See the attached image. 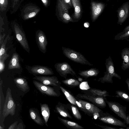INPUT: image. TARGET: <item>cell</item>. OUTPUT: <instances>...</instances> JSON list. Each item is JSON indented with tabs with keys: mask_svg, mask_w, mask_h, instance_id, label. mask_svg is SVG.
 <instances>
[{
	"mask_svg": "<svg viewBox=\"0 0 129 129\" xmlns=\"http://www.w3.org/2000/svg\"><path fill=\"white\" fill-rule=\"evenodd\" d=\"M105 64L106 71L104 72V76L98 80V82L102 83L105 82L113 83V77H115L119 79H121L120 76L115 72L114 64L110 56L106 59Z\"/></svg>",
	"mask_w": 129,
	"mask_h": 129,
	"instance_id": "6da1fadb",
	"label": "cell"
},
{
	"mask_svg": "<svg viewBox=\"0 0 129 129\" xmlns=\"http://www.w3.org/2000/svg\"><path fill=\"white\" fill-rule=\"evenodd\" d=\"M57 4L56 13L58 19L66 24L74 22L69 14V9L71 8L63 0H57Z\"/></svg>",
	"mask_w": 129,
	"mask_h": 129,
	"instance_id": "7a4b0ae2",
	"label": "cell"
},
{
	"mask_svg": "<svg viewBox=\"0 0 129 129\" xmlns=\"http://www.w3.org/2000/svg\"><path fill=\"white\" fill-rule=\"evenodd\" d=\"M16 104L11 94V90L8 87L6 92L5 101L2 112V116L4 119L9 115L12 116L15 113Z\"/></svg>",
	"mask_w": 129,
	"mask_h": 129,
	"instance_id": "3957f363",
	"label": "cell"
},
{
	"mask_svg": "<svg viewBox=\"0 0 129 129\" xmlns=\"http://www.w3.org/2000/svg\"><path fill=\"white\" fill-rule=\"evenodd\" d=\"M62 49L63 53L65 56L73 61L82 64L89 66L93 65L89 62L80 53L69 48L62 47Z\"/></svg>",
	"mask_w": 129,
	"mask_h": 129,
	"instance_id": "277c9868",
	"label": "cell"
},
{
	"mask_svg": "<svg viewBox=\"0 0 129 129\" xmlns=\"http://www.w3.org/2000/svg\"><path fill=\"white\" fill-rule=\"evenodd\" d=\"M33 82L36 88L44 95L57 97L60 95L59 86H51L46 85L35 80H34Z\"/></svg>",
	"mask_w": 129,
	"mask_h": 129,
	"instance_id": "5b68a950",
	"label": "cell"
},
{
	"mask_svg": "<svg viewBox=\"0 0 129 129\" xmlns=\"http://www.w3.org/2000/svg\"><path fill=\"white\" fill-rule=\"evenodd\" d=\"M105 99L110 109L119 117L123 119L126 123L127 118L126 113V107L123 106L118 102L109 101L106 97H105Z\"/></svg>",
	"mask_w": 129,
	"mask_h": 129,
	"instance_id": "8992f818",
	"label": "cell"
},
{
	"mask_svg": "<svg viewBox=\"0 0 129 129\" xmlns=\"http://www.w3.org/2000/svg\"><path fill=\"white\" fill-rule=\"evenodd\" d=\"M25 68L28 72L36 76H46L53 74L52 69L47 67L39 65L32 66L26 65Z\"/></svg>",
	"mask_w": 129,
	"mask_h": 129,
	"instance_id": "52a82bcc",
	"label": "cell"
},
{
	"mask_svg": "<svg viewBox=\"0 0 129 129\" xmlns=\"http://www.w3.org/2000/svg\"><path fill=\"white\" fill-rule=\"evenodd\" d=\"M60 89L65 96L71 104L76 106L80 110L83 112L85 114L89 116H92V114L89 113L78 101L77 98L69 90L60 85Z\"/></svg>",
	"mask_w": 129,
	"mask_h": 129,
	"instance_id": "ba28073f",
	"label": "cell"
},
{
	"mask_svg": "<svg viewBox=\"0 0 129 129\" xmlns=\"http://www.w3.org/2000/svg\"><path fill=\"white\" fill-rule=\"evenodd\" d=\"M98 119L105 123L112 125L125 127L126 126L124 122L116 118L108 113L104 112L99 113Z\"/></svg>",
	"mask_w": 129,
	"mask_h": 129,
	"instance_id": "9c48e42d",
	"label": "cell"
},
{
	"mask_svg": "<svg viewBox=\"0 0 129 129\" xmlns=\"http://www.w3.org/2000/svg\"><path fill=\"white\" fill-rule=\"evenodd\" d=\"M54 67L59 75L66 79L68 74L73 76L76 75L75 71L70 64L67 62L56 63L55 64Z\"/></svg>",
	"mask_w": 129,
	"mask_h": 129,
	"instance_id": "30bf717a",
	"label": "cell"
},
{
	"mask_svg": "<svg viewBox=\"0 0 129 129\" xmlns=\"http://www.w3.org/2000/svg\"><path fill=\"white\" fill-rule=\"evenodd\" d=\"M14 29L16 38L23 49L29 53L30 48L24 31L18 25H14Z\"/></svg>",
	"mask_w": 129,
	"mask_h": 129,
	"instance_id": "8fae6325",
	"label": "cell"
},
{
	"mask_svg": "<svg viewBox=\"0 0 129 129\" xmlns=\"http://www.w3.org/2000/svg\"><path fill=\"white\" fill-rule=\"evenodd\" d=\"M76 96L78 98L88 101L95 105L101 108H104L106 106L105 97H96L85 94L80 93L77 94Z\"/></svg>",
	"mask_w": 129,
	"mask_h": 129,
	"instance_id": "7c38bea8",
	"label": "cell"
},
{
	"mask_svg": "<svg viewBox=\"0 0 129 129\" xmlns=\"http://www.w3.org/2000/svg\"><path fill=\"white\" fill-rule=\"evenodd\" d=\"M90 15L92 22L95 21L104 11L105 4L103 3L91 0Z\"/></svg>",
	"mask_w": 129,
	"mask_h": 129,
	"instance_id": "4fadbf2b",
	"label": "cell"
},
{
	"mask_svg": "<svg viewBox=\"0 0 129 129\" xmlns=\"http://www.w3.org/2000/svg\"><path fill=\"white\" fill-rule=\"evenodd\" d=\"M33 79L47 85L53 86H59L61 83L57 77L55 76H36Z\"/></svg>",
	"mask_w": 129,
	"mask_h": 129,
	"instance_id": "5bb4252c",
	"label": "cell"
},
{
	"mask_svg": "<svg viewBox=\"0 0 129 129\" xmlns=\"http://www.w3.org/2000/svg\"><path fill=\"white\" fill-rule=\"evenodd\" d=\"M36 42L40 51L43 53L47 51L48 42L45 34L42 30H39L36 32Z\"/></svg>",
	"mask_w": 129,
	"mask_h": 129,
	"instance_id": "9a60e30c",
	"label": "cell"
},
{
	"mask_svg": "<svg viewBox=\"0 0 129 129\" xmlns=\"http://www.w3.org/2000/svg\"><path fill=\"white\" fill-rule=\"evenodd\" d=\"M118 21L117 23L121 25L129 15V2L123 3L117 10Z\"/></svg>",
	"mask_w": 129,
	"mask_h": 129,
	"instance_id": "2e32d148",
	"label": "cell"
},
{
	"mask_svg": "<svg viewBox=\"0 0 129 129\" xmlns=\"http://www.w3.org/2000/svg\"><path fill=\"white\" fill-rule=\"evenodd\" d=\"M79 103L82 106L90 113L92 114L93 117L98 118L99 113L103 111L100 109L99 107L93 104L77 98Z\"/></svg>",
	"mask_w": 129,
	"mask_h": 129,
	"instance_id": "e0dca14e",
	"label": "cell"
},
{
	"mask_svg": "<svg viewBox=\"0 0 129 129\" xmlns=\"http://www.w3.org/2000/svg\"><path fill=\"white\" fill-rule=\"evenodd\" d=\"M74 12L73 17L74 22L78 21L81 18L83 13V10L80 0H71Z\"/></svg>",
	"mask_w": 129,
	"mask_h": 129,
	"instance_id": "ac0fdd59",
	"label": "cell"
},
{
	"mask_svg": "<svg viewBox=\"0 0 129 129\" xmlns=\"http://www.w3.org/2000/svg\"><path fill=\"white\" fill-rule=\"evenodd\" d=\"M68 110L67 104L59 102L55 106L54 111L64 117L72 119V117L69 113Z\"/></svg>",
	"mask_w": 129,
	"mask_h": 129,
	"instance_id": "d6986e66",
	"label": "cell"
},
{
	"mask_svg": "<svg viewBox=\"0 0 129 129\" xmlns=\"http://www.w3.org/2000/svg\"><path fill=\"white\" fill-rule=\"evenodd\" d=\"M29 111L31 118L36 123L41 126L44 125V121L41 117L39 110L37 109L30 108Z\"/></svg>",
	"mask_w": 129,
	"mask_h": 129,
	"instance_id": "ffe728a7",
	"label": "cell"
},
{
	"mask_svg": "<svg viewBox=\"0 0 129 129\" xmlns=\"http://www.w3.org/2000/svg\"><path fill=\"white\" fill-rule=\"evenodd\" d=\"M83 91L85 94L93 96L106 97L109 96V93L105 90L91 88Z\"/></svg>",
	"mask_w": 129,
	"mask_h": 129,
	"instance_id": "44dd1931",
	"label": "cell"
},
{
	"mask_svg": "<svg viewBox=\"0 0 129 129\" xmlns=\"http://www.w3.org/2000/svg\"><path fill=\"white\" fill-rule=\"evenodd\" d=\"M121 53L123 60L121 68L122 70L125 71L129 69V48H124Z\"/></svg>",
	"mask_w": 129,
	"mask_h": 129,
	"instance_id": "7402d4cb",
	"label": "cell"
},
{
	"mask_svg": "<svg viewBox=\"0 0 129 129\" xmlns=\"http://www.w3.org/2000/svg\"><path fill=\"white\" fill-rule=\"evenodd\" d=\"M14 81L17 87L23 92H26L29 89L28 82L26 79L17 78H15Z\"/></svg>",
	"mask_w": 129,
	"mask_h": 129,
	"instance_id": "603a6c76",
	"label": "cell"
},
{
	"mask_svg": "<svg viewBox=\"0 0 129 129\" xmlns=\"http://www.w3.org/2000/svg\"><path fill=\"white\" fill-rule=\"evenodd\" d=\"M100 73L98 69L96 68H92L89 69L80 71L78 74L82 77L85 78L89 77L97 76Z\"/></svg>",
	"mask_w": 129,
	"mask_h": 129,
	"instance_id": "cb8c5ba5",
	"label": "cell"
},
{
	"mask_svg": "<svg viewBox=\"0 0 129 129\" xmlns=\"http://www.w3.org/2000/svg\"><path fill=\"white\" fill-rule=\"evenodd\" d=\"M58 118L59 121L67 128L72 129H83L84 128L76 122L64 119L59 117Z\"/></svg>",
	"mask_w": 129,
	"mask_h": 129,
	"instance_id": "d4e9b609",
	"label": "cell"
},
{
	"mask_svg": "<svg viewBox=\"0 0 129 129\" xmlns=\"http://www.w3.org/2000/svg\"><path fill=\"white\" fill-rule=\"evenodd\" d=\"M41 113L44 121L45 124L48 126L47 122L49 119L50 114V110L48 105L47 104H40Z\"/></svg>",
	"mask_w": 129,
	"mask_h": 129,
	"instance_id": "484cf974",
	"label": "cell"
},
{
	"mask_svg": "<svg viewBox=\"0 0 129 129\" xmlns=\"http://www.w3.org/2000/svg\"><path fill=\"white\" fill-rule=\"evenodd\" d=\"M20 66L19 62V57L16 53H14L8 65L9 70L14 69H20Z\"/></svg>",
	"mask_w": 129,
	"mask_h": 129,
	"instance_id": "4316f807",
	"label": "cell"
},
{
	"mask_svg": "<svg viewBox=\"0 0 129 129\" xmlns=\"http://www.w3.org/2000/svg\"><path fill=\"white\" fill-rule=\"evenodd\" d=\"M68 109L71 112L73 116L76 119L80 120L82 116L78 108L75 106L71 103L67 104Z\"/></svg>",
	"mask_w": 129,
	"mask_h": 129,
	"instance_id": "83f0119b",
	"label": "cell"
},
{
	"mask_svg": "<svg viewBox=\"0 0 129 129\" xmlns=\"http://www.w3.org/2000/svg\"><path fill=\"white\" fill-rule=\"evenodd\" d=\"M61 81L65 85L71 88L77 87L80 84V82L77 80L73 78H66Z\"/></svg>",
	"mask_w": 129,
	"mask_h": 129,
	"instance_id": "f1b7e54d",
	"label": "cell"
},
{
	"mask_svg": "<svg viewBox=\"0 0 129 129\" xmlns=\"http://www.w3.org/2000/svg\"><path fill=\"white\" fill-rule=\"evenodd\" d=\"M3 82L2 80L0 81V115L1 113L2 110L3 111L4 105L5 102V99L3 91Z\"/></svg>",
	"mask_w": 129,
	"mask_h": 129,
	"instance_id": "f546056e",
	"label": "cell"
},
{
	"mask_svg": "<svg viewBox=\"0 0 129 129\" xmlns=\"http://www.w3.org/2000/svg\"><path fill=\"white\" fill-rule=\"evenodd\" d=\"M129 38V30L126 31H122L118 33L114 37L115 40H126Z\"/></svg>",
	"mask_w": 129,
	"mask_h": 129,
	"instance_id": "4dcf8cb0",
	"label": "cell"
},
{
	"mask_svg": "<svg viewBox=\"0 0 129 129\" xmlns=\"http://www.w3.org/2000/svg\"><path fill=\"white\" fill-rule=\"evenodd\" d=\"M115 96L120 97L124 101L129 102V95L126 92L121 90H117L115 92Z\"/></svg>",
	"mask_w": 129,
	"mask_h": 129,
	"instance_id": "1f68e13d",
	"label": "cell"
},
{
	"mask_svg": "<svg viewBox=\"0 0 129 129\" xmlns=\"http://www.w3.org/2000/svg\"><path fill=\"white\" fill-rule=\"evenodd\" d=\"M8 38L9 36L8 35L4 39L1 46L0 50V57L9 55L7 53L6 50V45Z\"/></svg>",
	"mask_w": 129,
	"mask_h": 129,
	"instance_id": "d6a6232c",
	"label": "cell"
},
{
	"mask_svg": "<svg viewBox=\"0 0 129 129\" xmlns=\"http://www.w3.org/2000/svg\"><path fill=\"white\" fill-rule=\"evenodd\" d=\"M38 10H37L36 9L34 10H33L32 11H29L28 13L25 14L24 15V18L25 19H27L29 18H31L35 16L37 13L38 11Z\"/></svg>",
	"mask_w": 129,
	"mask_h": 129,
	"instance_id": "836d02e7",
	"label": "cell"
},
{
	"mask_svg": "<svg viewBox=\"0 0 129 129\" xmlns=\"http://www.w3.org/2000/svg\"><path fill=\"white\" fill-rule=\"evenodd\" d=\"M1 9L4 10L6 8L8 4V0H0Z\"/></svg>",
	"mask_w": 129,
	"mask_h": 129,
	"instance_id": "e575fe53",
	"label": "cell"
},
{
	"mask_svg": "<svg viewBox=\"0 0 129 129\" xmlns=\"http://www.w3.org/2000/svg\"><path fill=\"white\" fill-rule=\"evenodd\" d=\"M5 61L0 60V73H2L5 67Z\"/></svg>",
	"mask_w": 129,
	"mask_h": 129,
	"instance_id": "d590c367",
	"label": "cell"
},
{
	"mask_svg": "<svg viewBox=\"0 0 129 129\" xmlns=\"http://www.w3.org/2000/svg\"><path fill=\"white\" fill-rule=\"evenodd\" d=\"M96 125L102 128L103 129H118L117 128H115V127H109L108 126H104L103 125H101L99 124H97L94 123Z\"/></svg>",
	"mask_w": 129,
	"mask_h": 129,
	"instance_id": "8d00e7d4",
	"label": "cell"
},
{
	"mask_svg": "<svg viewBox=\"0 0 129 129\" xmlns=\"http://www.w3.org/2000/svg\"><path fill=\"white\" fill-rule=\"evenodd\" d=\"M18 121H16L12 123L11 125L9 127L8 129H15V127L18 123Z\"/></svg>",
	"mask_w": 129,
	"mask_h": 129,
	"instance_id": "74e56055",
	"label": "cell"
},
{
	"mask_svg": "<svg viewBox=\"0 0 129 129\" xmlns=\"http://www.w3.org/2000/svg\"><path fill=\"white\" fill-rule=\"evenodd\" d=\"M5 36V34H4L3 35H2L1 34L0 35V45L1 46L2 45L3 43L4 40V38Z\"/></svg>",
	"mask_w": 129,
	"mask_h": 129,
	"instance_id": "f35d334b",
	"label": "cell"
},
{
	"mask_svg": "<svg viewBox=\"0 0 129 129\" xmlns=\"http://www.w3.org/2000/svg\"><path fill=\"white\" fill-rule=\"evenodd\" d=\"M68 5H69L71 8H73V7L72 3L71 0H63Z\"/></svg>",
	"mask_w": 129,
	"mask_h": 129,
	"instance_id": "ab89813d",
	"label": "cell"
},
{
	"mask_svg": "<svg viewBox=\"0 0 129 129\" xmlns=\"http://www.w3.org/2000/svg\"><path fill=\"white\" fill-rule=\"evenodd\" d=\"M125 82L127 84L128 87V89L129 90V78H127Z\"/></svg>",
	"mask_w": 129,
	"mask_h": 129,
	"instance_id": "60d3db41",
	"label": "cell"
},
{
	"mask_svg": "<svg viewBox=\"0 0 129 129\" xmlns=\"http://www.w3.org/2000/svg\"><path fill=\"white\" fill-rule=\"evenodd\" d=\"M129 30V25L126 26L123 29V31H126Z\"/></svg>",
	"mask_w": 129,
	"mask_h": 129,
	"instance_id": "b9f144b4",
	"label": "cell"
},
{
	"mask_svg": "<svg viewBox=\"0 0 129 129\" xmlns=\"http://www.w3.org/2000/svg\"><path fill=\"white\" fill-rule=\"evenodd\" d=\"M42 2L46 6L48 3L47 0H41Z\"/></svg>",
	"mask_w": 129,
	"mask_h": 129,
	"instance_id": "7bdbcfd3",
	"label": "cell"
},
{
	"mask_svg": "<svg viewBox=\"0 0 129 129\" xmlns=\"http://www.w3.org/2000/svg\"><path fill=\"white\" fill-rule=\"evenodd\" d=\"M126 123L127 125L129 124V115L128 114H127V120Z\"/></svg>",
	"mask_w": 129,
	"mask_h": 129,
	"instance_id": "ee69618b",
	"label": "cell"
},
{
	"mask_svg": "<svg viewBox=\"0 0 129 129\" xmlns=\"http://www.w3.org/2000/svg\"><path fill=\"white\" fill-rule=\"evenodd\" d=\"M126 129H129V126L126 127Z\"/></svg>",
	"mask_w": 129,
	"mask_h": 129,
	"instance_id": "f6af8a7d",
	"label": "cell"
},
{
	"mask_svg": "<svg viewBox=\"0 0 129 129\" xmlns=\"http://www.w3.org/2000/svg\"><path fill=\"white\" fill-rule=\"evenodd\" d=\"M119 129H124L125 128H119Z\"/></svg>",
	"mask_w": 129,
	"mask_h": 129,
	"instance_id": "bcb514c9",
	"label": "cell"
}]
</instances>
